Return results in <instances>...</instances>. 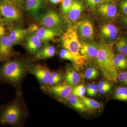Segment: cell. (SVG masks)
Wrapping results in <instances>:
<instances>
[{
	"label": "cell",
	"mask_w": 127,
	"mask_h": 127,
	"mask_svg": "<svg viewBox=\"0 0 127 127\" xmlns=\"http://www.w3.org/2000/svg\"><path fill=\"white\" fill-rule=\"evenodd\" d=\"M73 2V0H62V9L64 14L68 13Z\"/></svg>",
	"instance_id": "27"
},
{
	"label": "cell",
	"mask_w": 127,
	"mask_h": 127,
	"mask_svg": "<svg viewBox=\"0 0 127 127\" xmlns=\"http://www.w3.org/2000/svg\"><path fill=\"white\" fill-rule=\"evenodd\" d=\"M49 91L59 97L66 98L70 95L72 89L69 84L64 83L51 87Z\"/></svg>",
	"instance_id": "9"
},
{
	"label": "cell",
	"mask_w": 127,
	"mask_h": 127,
	"mask_svg": "<svg viewBox=\"0 0 127 127\" xmlns=\"http://www.w3.org/2000/svg\"><path fill=\"white\" fill-rule=\"evenodd\" d=\"M114 53L110 45L102 43L99 45L96 60L103 76L111 82L118 80L117 69L114 63Z\"/></svg>",
	"instance_id": "1"
},
{
	"label": "cell",
	"mask_w": 127,
	"mask_h": 127,
	"mask_svg": "<svg viewBox=\"0 0 127 127\" xmlns=\"http://www.w3.org/2000/svg\"><path fill=\"white\" fill-rule=\"evenodd\" d=\"M65 78L67 83L71 85L77 84L80 80L79 74L72 69H70L67 71Z\"/></svg>",
	"instance_id": "20"
},
{
	"label": "cell",
	"mask_w": 127,
	"mask_h": 127,
	"mask_svg": "<svg viewBox=\"0 0 127 127\" xmlns=\"http://www.w3.org/2000/svg\"><path fill=\"white\" fill-rule=\"evenodd\" d=\"M80 98L87 108L92 109H97L101 107V104L100 103L97 101L96 100L86 97L84 96L81 97Z\"/></svg>",
	"instance_id": "22"
},
{
	"label": "cell",
	"mask_w": 127,
	"mask_h": 127,
	"mask_svg": "<svg viewBox=\"0 0 127 127\" xmlns=\"http://www.w3.org/2000/svg\"><path fill=\"white\" fill-rule=\"evenodd\" d=\"M98 89L97 86L95 84H89L88 86L87 89V93L91 92V91Z\"/></svg>",
	"instance_id": "34"
},
{
	"label": "cell",
	"mask_w": 127,
	"mask_h": 127,
	"mask_svg": "<svg viewBox=\"0 0 127 127\" xmlns=\"http://www.w3.org/2000/svg\"><path fill=\"white\" fill-rule=\"evenodd\" d=\"M62 40L64 47L72 53L76 61L81 59L80 52L81 44L79 42L75 28H68L63 35Z\"/></svg>",
	"instance_id": "2"
},
{
	"label": "cell",
	"mask_w": 127,
	"mask_h": 127,
	"mask_svg": "<svg viewBox=\"0 0 127 127\" xmlns=\"http://www.w3.org/2000/svg\"><path fill=\"white\" fill-rule=\"evenodd\" d=\"M0 15L8 23L19 22L22 20V12L18 7L7 1L0 2Z\"/></svg>",
	"instance_id": "3"
},
{
	"label": "cell",
	"mask_w": 127,
	"mask_h": 127,
	"mask_svg": "<svg viewBox=\"0 0 127 127\" xmlns=\"http://www.w3.org/2000/svg\"><path fill=\"white\" fill-rule=\"evenodd\" d=\"M89 6L92 7H95L97 6L102 2V0H87Z\"/></svg>",
	"instance_id": "31"
},
{
	"label": "cell",
	"mask_w": 127,
	"mask_h": 127,
	"mask_svg": "<svg viewBox=\"0 0 127 127\" xmlns=\"http://www.w3.org/2000/svg\"><path fill=\"white\" fill-rule=\"evenodd\" d=\"M114 98L120 101H127V88L120 87L117 88L114 93Z\"/></svg>",
	"instance_id": "23"
},
{
	"label": "cell",
	"mask_w": 127,
	"mask_h": 127,
	"mask_svg": "<svg viewBox=\"0 0 127 127\" xmlns=\"http://www.w3.org/2000/svg\"><path fill=\"white\" fill-rule=\"evenodd\" d=\"M86 89L84 86L79 85L76 87L72 91V94L77 96H83L85 94Z\"/></svg>",
	"instance_id": "28"
},
{
	"label": "cell",
	"mask_w": 127,
	"mask_h": 127,
	"mask_svg": "<svg viewBox=\"0 0 127 127\" xmlns=\"http://www.w3.org/2000/svg\"><path fill=\"white\" fill-rule=\"evenodd\" d=\"M78 30L82 38L86 39L93 38V26L90 21L84 20L80 22L78 27Z\"/></svg>",
	"instance_id": "8"
},
{
	"label": "cell",
	"mask_w": 127,
	"mask_h": 127,
	"mask_svg": "<svg viewBox=\"0 0 127 127\" xmlns=\"http://www.w3.org/2000/svg\"><path fill=\"white\" fill-rule=\"evenodd\" d=\"M59 55L62 59H66L73 62H76L72 53L66 49H62L60 52Z\"/></svg>",
	"instance_id": "26"
},
{
	"label": "cell",
	"mask_w": 127,
	"mask_h": 127,
	"mask_svg": "<svg viewBox=\"0 0 127 127\" xmlns=\"http://www.w3.org/2000/svg\"><path fill=\"white\" fill-rule=\"evenodd\" d=\"M102 0V1H103V2H109V1H110L111 0Z\"/></svg>",
	"instance_id": "41"
},
{
	"label": "cell",
	"mask_w": 127,
	"mask_h": 127,
	"mask_svg": "<svg viewBox=\"0 0 127 127\" xmlns=\"http://www.w3.org/2000/svg\"><path fill=\"white\" fill-rule=\"evenodd\" d=\"M2 21L1 16L0 15V25H2Z\"/></svg>",
	"instance_id": "40"
},
{
	"label": "cell",
	"mask_w": 127,
	"mask_h": 127,
	"mask_svg": "<svg viewBox=\"0 0 127 127\" xmlns=\"http://www.w3.org/2000/svg\"><path fill=\"white\" fill-rule=\"evenodd\" d=\"M98 71L93 67L87 68L84 73V76L89 79H95L98 76Z\"/></svg>",
	"instance_id": "25"
},
{
	"label": "cell",
	"mask_w": 127,
	"mask_h": 127,
	"mask_svg": "<svg viewBox=\"0 0 127 127\" xmlns=\"http://www.w3.org/2000/svg\"><path fill=\"white\" fill-rule=\"evenodd\" d=\"M116 48L118 52L127 57V40L122 38L117 42Z\"/></svg>",
	"instance_id": "24"
},
{
	"label": "cell",
	"mask_w": 127,
	"mask_h": 127,
	"mask_svg": "<svg viewBox=\"0 0 127 127\" xmlns=\"http://www.w3.org/2000/svg\"><path fill=\"white\" fill-rule=\"evenodd\" d=\"M118 79L119 81L127 85V71L119 74L118 75Z\"/></svg>",
	"instance_id": "29"
},
{
	"label": "cell",
	"mask_w": 127,
	"mask_h": 127,
	"mask_svg": "<svg viewBox=\"0 0 127 127\" xmlns=\"http://www.w3.org/2000/svg\"><path fill=\"white\" fill-rule=\"evenodd\" d=\"M98 11L104 17L113 18L115 17L117 15V9L114 4L105 2L100 5L98 9Z\"/></svg>",
	"instance_id": "12"
},
{
	"label": "cell",
	"mask_w": 127,
	"mask_h": 127,
	"mask_svg": "<svg viewBox=\"0 0 127 127\" xmlns=\"http://www.w3.org/2000/svg\"><path fill=\"white\" fill-rule=\"evenodd\" d=\"M122 54H119L114 58V63L117 69H124L127 68V58Z\"/></svg>",
	"instance_id": "21"
},
{
	"label": "cell",
	"mask_w": 127,
	"mask_h": 127,
	"mask_svg": "<svg viewBox=\"0 0 127 127\" xmlns=\"http://www.w3.org/2000/svg\"><path fill=\"white\" fill-rule=\"evenodd\" d=\"M1 59H2V58H1V57L0 56V61H1Z\"/></svg>",
	"instance_id": "42"
},
{
	"label": "cell",
	"mask_w": 127,
	"mask_h": 127,
	"mask_svg": "<svg viewBox=\"0 0 127 127\" xmlns=\"http://www.w3.org/2000/svg\"><path fill=\"white\" fill-rule=\"evenodd\" d=\"M53 4H57L62 1V0H49Z\"/></svg>",
	"instance_id": "38"
},
{
	"label": "cell",
	"mask_w": 127,
	"mask_h": 127,
	"mask_svg": "<svg viewBox=\"0 0 127 127\" xmlns=\"http://www.w3.org/2000/svg\"><path fill=\"white\" fill-rule=\"evenodd\" d=\"M5 33V29L2 25H0V38L4 36Z\"/></svg>",
	"instance_id": "36"
},
{
	"label": "cell",
	"mask_w": 127,
	"mask_h": 127,
	"mask_svg": "<svg viewBox=\"0 0 127 127\" xmlns=\"http://www.w3.org/2000/svg\"><path fill=\"white\" fill-rule=\"evenodd\" d=\"M124 23H125V24L127 25V16H125V18L124 19Z\"/></svg>",
	"instance_id": "39"
},
{
	"label": "cell",
	"mask_w": 127,
	"mask_h": 127,
	"mask_svg": "<svg viewBox=\"0 0 127 127\" xmlns=\"http://www.w3.org/2000/svg\"><path fill=\"white\" fill-rule=\"evenodd\" d=\"M59 32L56 28L41 27L37 29L35 34L41 41H46L58 35Z\"/></svg>",
	"instance_id": "7"
},
{
	"label": "cell",
	"mask_w": 127,
	"mask_h": 127,
	"mask_svg": "<svg viewBox=\"0 0 127 127\" xmlns=\"http://www.w3.org/2000/svg\"><path fill=\"white\" fill-rule=\"evenodd\" d=\"M111 89V86H110L104 88L100 89V90H99V92L101 94H104L110 91Z\"/></svg>",
	"instance_id": "35"
},
{
	"label": "cell",
	"mask_w": 127,
	"mask_h": 127,
	"mask_svg": "<svg viewBox=\"0 0 127 127\" xmlns=\"http://www.w3.org/2000/svg\"><path fill=\"white\" fill-rule=\"evenodd\" d=\"M98 93V89H95V90H93V91H91L87 93V94L90 96H93L95 95Z\"/></svg>",
	"instance_id": "37"
},
{
	"label": "cell",
	"mask_w": 127,
	"mask_h": 127,
	"mask_svg": "<svg viewBox=\"0 0 127 127\" xmlns=\"http://www.w3.org/2000/svg\"><path fill=\"white\" fill-rule=\"evenodd\" d=\"M67 98L68 103L75 109L83 112H86L87 110V107L81 98L79 99L77 97V96L72 94Z\"/></svg>",
	"instance_id": "18"
},
{
	"label": "cell",
	"mask_w": 127,
	"mask_h": 127,
	"mask_svg": "<svg viewBox=\"0 0 127 127\" xmlns=\"http://www.w3.org/2000/svg\"><path fill=\"white\" fill-rule=\"evenodd\" d=\"M42 0H26V9L30 15L34 17H37L42 7Z\"/></svg>",
	"instance_id": "11"
},
{
	"label": "cell",
	"mask_w": 127,
	"mask_h": 127,
	"mask_svg": "<svg viewBox=\"0 0 127 127\" xmlns=\"http://www.w3.org/2000/svg\"><path fill=\"white\" fill-rule=\"evenodd\" d=\"M55 48L52 46H48L39 52L36 57L38 59H45L53 57L55 55Z\"/></svg>",
	"instance_id": "19"
},
{
	"label": "cell",
	"mask_w": 127,
	"mask_h": 127,
	"mask_svg": "<svg viewBox=\"0 0 127 127\" xmlns=\"http://www.w3.org/2000/svg\"><path fill=\"white\" fill-rule=\"evenodd\" d=\"M29 32V30L17 28L12 30L8 36L12 45H14L21 40Z\"/></svg>",
	"instance_id": "14"
},
{
	"label": "cell",
	"mask_w": 127,
	"mask_h": 127,
	"mask_svg": "<svg viewBox=\"0 0 127 127\" xmlns=\"http://www.w3.org/2000/svg\"><path fill=\"white\" fill-rule=\"evenodd\" d=\"M120 7L123 13L127 15V0H122L120 3Z\"/></svg>",
	"instance_id": "30"
},
{
	"label": "cell",
	"mask_w": 127,
	"mask_h": 127,
	"mask_svg": "<svg viewBox=\"0 0 127 127\" xmlns=\"http://www.w3.org/2000/svg\"><path fill=\"white\" fill-rule=\"evenodd\" d=\"M35 75L37 79L43 84L47 83L51 73L48 68L39 65L36 68Z\"/></svg>",
	"instance_id": "17"
},
{
	"label": "cell",
	"mask_w": 127,
	"mask_h": 127,
	"mask_svg": "<svg viewBox=\"0 0 127 127\" xmlns=\"http://www.w3.org/2000/svg\"><path fill=\"white\" fill-rule=\"evenodd\" d=\"M21 112L19 106L15 103L8 104L0 113V123L13 125L18 122Z\"/></svg>",
	"instance_id": "4"
},
{
	"label": "cell",
	"mask_w": 127,
	"mask_h": 127,
	"mask_svg": "<svg viewBox=\"0 0 127 127\" xmlns=\"http://www.w3.org/2000/svg\"><path fill=\"white\" fill-rule=\"evenodd\" d=\"M99 50V45L94 43L84 42L82 43L80 53L83 57L90 60L96 59Z\"/></svg>",
	"instance_id": "6"
},
{
	"label": "cell",
	"mask_w": 127,
	"mask_h": 127,
	"mask_svg": "<svg viewBox=\"0 0 127 127\" xmlns=\"http://www.w3.org/2000/svg\"><path fill=\"white\" fill-rule=\"evenodd\" d=\"M41 45V41L35 34L30 36L27 40V48L32 53H35L38 51Z\"/></svg>",
	"instance_id": "15"
},
{
	"label": "cell",
	"mask_w": 127,
	"mask_h": 127,
	"mask_svg": "<svg viewBox=\"0 0 127 127\" xmlns=\"http://www.w3.org/2000/svg\"><path fill=\"white\" fill-rule=\"evenodd\" d=\"M83 9V5L81 1H73L71 9L67 14L69 20L72 22L77 20L81 16Z\"/></svg>",
	"instance_id": "13"
},
{
	"label": "cell",
	"mask_w": 127,
	"mask_h": 127,
	"mask_svg": "<svg viewBox=\"0 0 127 127\" xmlns=\"http://www.w3.org/2000/svg\"><path fill=\"white\" fill-rule=\"evenodd\" d=\"M111 84H109V83L106 81H101L98 83L97 85L98 89L100 90L102 89L107 87L110 86Z\"/></svg>",
	"instance_id": "33"
},
{
	"label": "cell",
	"mask_w": 127,
	"mask_h": 127,
	"mask_svg": "<svg viewBox=\"0 0 127 127\" xmlns=\"http://www.w3.org/2000/svg\"><path fill=\"white\" fill-rule=\"evenodd\" d=\"M12 43L8 36L0 38V56L2 59L8 58L12 53Z\"/></svg>",
	"instance_id": "10"
},
{
	"label": "cell",
	"mask_w": 127,
	"mask_h": 127,
	"mask_svg": "<svg viewBox=\"0 0 127 127\" xmlns=\"http://www.w3.org/2000/svg\"><path fill=\"white\" fill-rule=\"evenodd\" d=\"M62 80L61 76L59 77L56 78L48 80V84H49L50 86H53V85H55L57 83H59V82L61 81Z\"/></svg>",
	"instance_id": "32"
},
{
	"label": "cell",
	"mask_w": 127,
	"mask_h": 127,
	"mask_svg": "<svg viewBox=\"0 0 127 127\" xmlns=\"http://www.w3.org/2000/svg\"><path fill=\"white\" fill-rule=\"evenodd\" d=\"M103 36L109 40H113L116 38L118 34V30L115 26L111 24L103 25L100 29Z\"/></svg>",
	"instance_id": "16"
},
{
	"label": "cell",
	"mask_w": 127,
	"mask_h": 127,
	"mask_svg": "<svg viewBox=\"0 0 127 127\" xmlns=\"http://www.w3.org/2000/svg\"><path fill=\"white\" fill-rule=\"evenodd\" d=\"M39 21L44 27L49 28H58L61 26L62 23L60 16L52 10L47 12L41 16Z\"/></svg>",
	"instance_id": "5"
}]
</instances>
